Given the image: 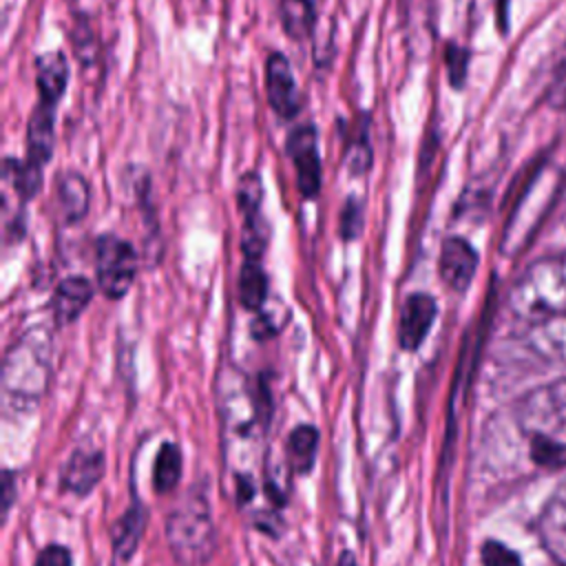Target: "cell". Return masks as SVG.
I'll return each instance as SVG.
<instances>
[{
    "label": "cell",
    "mask_w": 566,
    "mask_h": 566,
    "mask_svg": "<svg viewBox=\"0 0 566 566\" xmlns=\"http://www.w3.org/2000/svg\"><path fill=\"white\" fill-rule=\"evenodd\" d=\"M509 310L524 323L566 314V252L533 261L509 292Z\"/></svg>",
    "instance_id": "6da1fadb"
},
{
    "label": "cell",
    "mask_w": 566,
    "mask_h": 566,
    "mask_svg": "<svg viewBox=\"0 0 566 566\" xmlns=\"http://www.w3.org/2000/svg\"><path fill=\"white\" fill-rule=\"evenodd\" d=\"M166 542L181 566H201L217 542L212 511L199 489H190L166 517Z\"/></svg>",
    "instance_id": "7a4b0ae2"
},
{
    "label": "cell",
    "mask_w": 566,
    "mask_h": 566,
    "mask_svg": "<svg viewBox=\"0 0 566 566\" xmlns=\"http://www.w3.org/2000/svg\"><path fill=\"white\" fill-rule=\"evenodd\" d=\"M217 394H219L223 438L230 440V449L243 447L252 453L254 427L261 416V409L256 407L254 394H250L248 389V380L234 367H226L219 374Z\"/></svg>",
    "instance_id": "3957f363"
},
{
    "label": "cell",
    "mask_w": 566,
    "mask_h": 566,
    "mask_svg": "<svg viewBox=\"0 0 566 566\" xmlns=\"http://www.w3.org/2000/svg\"><path fill=\"white\" fill-rule=\"evenodd\" d=\"M95 272H97V285L104 296L113 301L124 298L137 274L135 248L115 234L97 237Z\"/></svg>",
    "instance_id": "277c9868"
},
{
    "label": "cell",
    "mask_w": 566,
    "mask_h": 566,
    "mask_svg": "<svg viewBox=\"0 0 566 566\" xmlns=\"http://www.w3.org/2000/svg\"><path fill=\"white\" fill-rule=\"evenodd\" d=\"M287 155L292 159L298 192L305 199H316L323 184L321 153H318V135L312 124L298 126L287 137Z\"/></svg>",
    "instance_id": "5b68a950"
},
{
    "label": "cell",
    "mask_w": 566,
    "mask_h": 566,
    "mask_svg": "<svg viewBox=\"0 0 566 566\" xmlns=\"http://www.w3.org/2000/svg\"><path fill=\"white\" fill-rule=\"evenodd\" d=\"M522 413L535 433H566V378L528 394Z\"/></svg>",
    "instance_id": "8992f818"
},
{
    "label": "cell",
    "mask_w": 566,
    "mask_h": 566,
    "mask_svg": "<svg viewBox=\"0 0 566 566\" xmlns=\"http://www.w3.org/2000/svg\"><path fill=\"white\" fill-rule=\"evenodd\" d=\"M265 93L272 111L279 117H296L301 111V95L290 66V60L274 51L265 60Z\"/></svg>",
    "instance_id": "52a82bcc"
},
{
    "label": "cell",
    "mask_w": 566,
    "mask_h": 566,
    "mask_svg": "<svg viewBox=\"0 0 566 566\" xmlns=\"http://www.w3.org/2000/svg\"><path fill=\"white\" fill-rule=\"evenodd\" d=\"M438 305L436 298L424 292H413L405 298L398 318V343L405 352H416L429 334Z\"/></svg>",
    "instance_id": "ba28073f"
},
{
    "label": "cell",
    "mask_w": 566,
    "mask_h": 566,
    "mask_svg": "<svg viewBox=\"0 0 566 566\" xmlns=\"http://www.w3.org/2000/svg\"><path fill=\"white\" fill-rule=\"evenodd\" d=\"M478 270V252L462 237H447L440 245L438 272L447 287L453 292H464L473 281Z\"/></svg>",
    "instance_id": "9c48e42d"
},
{
    "label": "cell",
    "mask_w": 566,
    "mask_h": 566,
    "mask_svg": "<svg viewBox=\"0 0 566 566\" xmlns=\"http://www.w3.org/2000/svg\"><path fill=\"white\" fill-rule=\"evenodd\" d=\"M537 533L546 553L559 566H566V480L546 500L539 513Z\"/></svg>",
    "instance_id": "30bf717a"
},
{
    "label": "cell",
    "mask_w": 566,
    "mask_h": 566,
    "mask_svg": "<svg viewBox=\"0 0 566 566\" xmlns=\"http://www.w3.org/2000/svg\"><path fill=\"white\" fill-rule=\"evenodd\" d=\"M104 453L95 449H77L69 455L60 471V484L77 497L88 495L104 478Z\"/></svg>",
    "instance_id": "8fae6325"
},
{
    "label": "cell",
    "mask_w": 566,
    "mask_h": 566,
    "mask_svg": "<svg viewBox=\"0 0 566 566\" xmlns=\"http://www.w3.org/2000/svg\"><path fill=\"white\" fill-rule=\"evenodd\" d=\"M55 146V104L38 102L27 126V159L42 166L51 159Z\"/></svg>",
    "instance_id": "7c38bea8"
},
{
    "label": "cell",
    "mask_w": 566,
    "mask_h": 566,
    "mask_svg": "<svg viewBox=\"0 0 566 566\" xmlns=\"http://www.w3.org/2000/svg\"><path fill=\"white\" fill-rule=\"evenodd\" d=\"M93 285L84 276H69L60 281L53 292V318L57 325L73 323L91 303Z\"/></svg>",
    "instance_id": "4fadbf2b"
},
{
    "label": "cell",
    "mask_w": 566,
    "mask_h": 566,
    "mask_svg": "<svg viewBox=\"0 0 566 566\" xmlns=\"http://www.w3.org/2000/svg\"><path fill=\"white\" fill-rule=\"evenodd\" d=\"M35 84L42 102L55 104L69 84V62L60 51H46L35 57Z\"/></svg>",
    "instance_id": "5bb4252c"
},
{
    "label": "cell",
    "mask_w": 566,
    "mask_h": 566,
    "mask_svg": "<svg viewBox=\"0 0 566 566\" xmlns=\"http://www.w3.org/2000/svg\"><path fill=\"white\" fill-rule=\"evenodd\" d=\"M146 524H148L146 506L142 502H133L113 526V553L117 559L128 562L135 555L139 539L146 531Z\"/></svg>",
    "instance_id": "9a60e30c"
},
{
    "label": "cell",
    "mask_w": 566,
    "mask_h": 566,
    "mask_svg": "<svg viewBox=\"0 0 566 566\" xmlns=\"http://www.w3.org/2000/svg\"><path fill=\"white\" fill-rule=\"evenodd\" d=\"M318 453V429L314 424H296L285 442V460L290 471L307 475L314 469Z\"/></svg>",
    "instance_id": "2e32d148"
},
{
    "label": "cell",
    "mask_w": 566,
    "mask_h": 566,
    "mask_svg": "<svg viewBox=\"0 0 566 566\" xmlns=\"http://www.w3.org/2000/svg\"><path fill=\"white\" fill-rule=\"evenodd\" d=\"M528 343L542 358L566 365V314L531 325Z\"/></svg>",
    "instance_id": "e0dca14e"
},
{
    "label": "cell",
    "mask_w": 566,
    "mask_h": 566,
    "mask_svg": "<svg viewBox=\"0 0 566 566\" xmlns=\"http://www.w3.org/2000/svg\"><path fill=\"white\" fill-rule=\"evenodd\" d=\"M57 203L62 217L69 223H77L86 217L91 206V190L80 172H64L57 179Z\"/></svg>",
    "instance_id": "ac0fdd59"
},
{
    "label": "cell",
    "mask_w": 566,
    "mask_h": 566,
    "mask_svg": "<svg viewBox=\"0 0 566 566\" xmlns=\"http://www.w3.org/2000/svg\"><path fill=\"white\" fill-rule=\"evenodd\" d=\"M239 298L250 312H259L268 301V276L261 268V259H243L239 272Z\"/></svg>",
    "instance_id": "d6986e66"
},
{
    "label": "cell",
    "mask_w": 566,
    "mask_h": 566,
    "mask_svg": "<svg viewBox=\"0 0 566 566\" xmlns=\"http://www.w3.org/2000/svg\"><path fill=\"white\" fill-rule=\"evenodd\" d=\"M321 0H281V24L292 40H305L316 24Z\"/></svg>",
    "instance_id": "ffe728a7"
},
{
    "label": "cell",
    "mask_w": 566,
    "mask_h": 566,
    "mask_svg": "<svg viewBox=\"0 0 566 566\" xmlns=\"http://www.w3.org/2000/svg\"><path fill=\"white\" fill-rule=\"evenodd\" d=\"M181 478V451L175 442H164L153 464V486L157 493H170Z\"/></svg>",
    "instance_id": "44dd1931"
},
{
    "label": "cell",
    "mask_w": 566,
    "mask_h": 566,
    "mask_svg": "<svg viewBox=\"0 0 566 566\" xmlns=\"http://www.w3.org/2000/svg\"><path fill=\"white\" fill-rule=\"evenodd\" d=\"M4 172L7 177H11L13 181V188L18 192V197L22 201H29L31 197H35L42 188V166L24 159V161H18L13 157H7L4 161Z\"/></svg>",
    "instance_id": "7402d4cb"
},
{
    "label": "cell",
    "mask_w": 566,
    "mask_h": 566,
    "mask_svg": "<svg viewBox=\"0 0 566 566\" xmlns=\"http://www.w3.org/2000/svg\"><path fill=\"white\" fill-rule=\"evenodd\" d=\"M531 455L542 467H551V469L566 467V444L559 442L555 436L533 433Z\"/></svg>",
    "instance_id": "603a6c76"
},
{
    "label": "cell",
    "mask_w": 566,
    "mask_h": 566,
    "mask_svg": "<svg viewBox=\"0 0 566 566\" xmlns=\"http://www.w3.org/2000/svg\"><path fill=\"white\" fill-rule=\"evenodd\" d=\"M261 203H263L261 177L254 170L243 172L239 184H237V206H239L241 217L261 212Z\"/></svg>",
    "instance_id": "cb8c5ba5"
},
{
    "label": "cell",
    "mask_w": 566,
    "mask_h": 566,
    "mask_svg": "<svg viewBox=\"0 0 566 566\" xmlns=\"http://www.w3.org/2000/svg\"><path fill=\"white\" fill-rule=\"evenodd\" d=\"M371 157H374V150H371L367 130L363 128V130H360L358 135H354V139L347 144L345 161H347L349 172H352L354 177L365 175V172L371 168Z\"/></svg>",
    "instance_id": "d4e9b609"
},
{
    "label": "cell",
    "mask_w": 566,
    "mask_h": 566,
    "mask_svg": "<svg viewBox=\"0 0 566 566\" xmlns=\"http://www.w3.org/2000/svg\"><path fill=\"white\" fill-rule=\"evenodd\" d=\"M482 566H524L520 555L497 539H486L480 548Z\"/></svg>",
    "instance_id": "484cf974"
},
{
    "label": "cell",
    "mask_w": 566,
    "mask_h": 566,
    "mask_svg": "<svg viewBox=\"0 0 566 566\" xmlns=\"http://www.w3.org/2000/svg\"><path fill=\"white\" fill-rule=\"evenodd\" d=\"M363 230V206L358 199L349 197L340 210V221H338V234L345 241H354Z\"/></svg>",
    "instance_id": "4316f807"
},
{
    "label": "cell",
    "mask_w": 566,
    "mask_h": 566,
    "mask_svg": "<svg viewBox=\"0 0 566 566\" xmlns=\"http://www.w3.org/2000/svg\"><path fill=\"white\" fill-rule=\"evenodd\" d=\"M467 62H469V55L464 49L455 46V44H447V53H444V64H447V71H449V82L455 86V88H462L464 84V77H467Z\"/></svg>",
    "instance_id": "83f0119b"
},
{
    "label": "cell",
    "mask_w": 566,
    "mask_h": 566,
    "mask_svg": "<svg viewBox=\"0 0 566 566\" xmlns=\"http://www.w3.org/2000/svg\"><path fill=\"white\" fill-rule=\"evenodd\" d=\"M33 566H73V557L64 546L49 544L38 553Z\"/></svg>",
    "instance_id": "f1b7e54d"
},
{
    "label": "cell",
    "mask_w": 566,
    "mask_h": 566,
    "mask_svg": "<svg viewBox=\"0 0 566 566\" xmlns=\"http://www.w3.org/2000/svg\"><path fill=\"white\" fill-rule=\"evenodd\" d=\"M548 104L553 108H566V66L555 75L553 84L548 86Z\"/></svg>",
    "instance_id": "f546056e"
},
{
    "label": "cell",
    "mask_w": 566,
    "mask_h": 566,
    "mask_svg": "<svg viewBox=\"0 0 566 566\" xmlns=\"http://www.w3.org/2000/svg\"><path fill=\"white\" fill-rule=\"evenodd\" d=\"M11 500H13V473L4 471L2 473V509H4V513L9 511Z\"/></svg>",
    "instance_id": "4dcf8cb0"
},
{
    "label": "cell",
    "mask_w": 566,
    "mask_h": 566,
    "mask_svg": "<svg viewBox=\"0 0 566 566\" xmlns=\"http://www.w3.org/2000/svg\"><path fill=\"white\" fill-rule=\"evenodd\" d=\"M336 566H358V564H356V557H354L349 551H345V553L338 557Z\"/></svg>",
    "instance_id": "1f68e13d"
}]
</instances>
